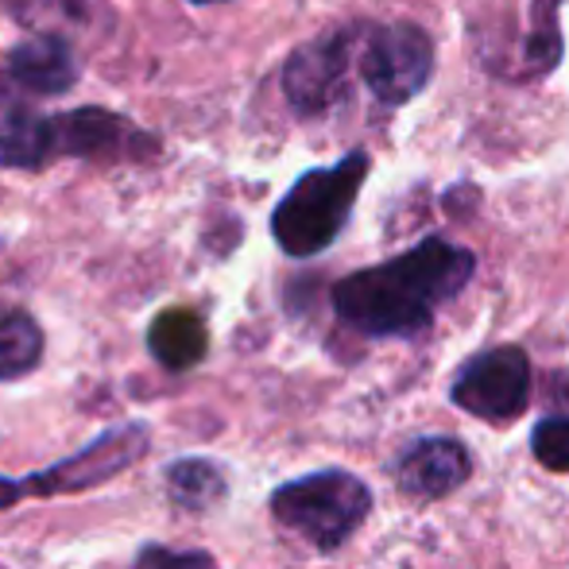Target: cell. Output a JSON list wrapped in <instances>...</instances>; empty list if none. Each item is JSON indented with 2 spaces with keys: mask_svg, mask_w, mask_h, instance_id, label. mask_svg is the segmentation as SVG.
I'll return each instance as SVG.
<instances>
[{
  "mask_svg": "<svg viewBox=\"0 0 569 569\" xmlns=\"http://www.w3.org/2000/svg\"><path fill=\"white\" fill-rule=\"evenodd\" d=\"M477 271V256L442 237L376 268L352 271L333 287V310L341 322L368 338H411L435 322L438 307L450 302Z\"/></svg>",
  "mask_w": 569,
  "mask_h": 569,
  "instance_id": "1",
  "label": "cell"
},
{
  "mask_svg": "<svg viewBox=\"0 0 569 569\" xmlns=\"http://www.w3.org/2000/svg\"><path fill=\"white\" fill-rule=\"evenodd\" d=\"M368 179V151H349L338 167L310 171L271 213V237L287 256H318L341 237L349 210Z\"/></svg>",
  "mask_w": 569,
  "mask_h": 569,
  "instance_id": "2",
  "label": "cell"
},
{
  "mask_svg": "<svg viewBox=\"0 0 569 569\" xmlns=\"http://www.w3.org/2000/svg\"><path fill=\"white\" fill-rule=\"evenodd\" d=\"M368 511H372V492L365 480L338 469L291 480L271 496V516L318 550H338L365 523Z\"/></svg>",
  "mask_w": 569,
  "mask_h": 569,
  "instance_id": "3",
  "label": "cell"
},
{
  "mask_svg": "<svg viewBox=\"0 0 569 569\" xmlns=\"http://www.w3.org/2000/svg\"><path fill=\"white\" fill-rule=\"evenodd\" d=\"M435 74V43L419 23H368L360 43V78L383 106L419 98Z\"/></svg>",
  "mask_w": 569,
  "mask_h": 569,
  "instance_id": "4",
  "label": "cell"
},
{
  "mask_svg": "<svg viewBox=\"0 0 569 569\" xmlns=\"http://www.w3.org/2000/svg\"><path fill=\"white\" fill-rule=\"evenodd\" d=\"M368 23L330 31L322 39H310L287 59L283 67V90L295 113L315 117L338 106L349 90V74L360 70V43H365Z\"/></svg>",
  "mask_w": 569,
  "mask_h": 569,
  "instance_id": "5",
  "label": "cell"
},
{
  "mask_svg": "<svg viewBox=\"0 0 569 569\" xmlns=\"http://www.w3.org/2000/svg\"><path fill=\"white\" fill-rule=\"evenodd\" d=\"M453 403L485 422H511L531 403V360L516 345L480 352L453 380Z\"/></svg>",
  "mask_w": 569,
  "mask_h": 569,
  "instance_id": "6",
  "label": "cell"
},
{
  "mask_svg": "<svg viewBox=\"0 0 569 569\" xmlns=\"http://www.w3.org/2000/svg\"><path fill=\"white\" fill-rule=\"evenodd\" d=\"M148 450V430L140 422H124L117 430H106L98 442H90L82 453L67 457L54 469L36 472L28 480H8L12 503L23 496H51V492H82V488H98L106 480H113L117 472L132 469L140 461V453Z\"/></svg>",
  "mask_w": 569,
  "mask_h": 569,
  "instance_id": "7",
  "label": "cell"
},
{
  "mask_svg": "<svg viewBox=\"0 0 569 569\" xmlns=\"http://www.w3.org/2000/svg\"><path fill=\"white\" fill-rule=\"evenodd\" d=\"M469 450L457 438H422L396 465L399 488L419 500H438V496L453 492L469 480Z\"/></svg>",
  "mask_w": 569,
  "mask_h": 569,
  "instance_id": "8",
  "label": "cell"
},
{
  "mask_svg": "<svg viewBox=\"0 0 569 569\" xmlns=\"http://www.w3.org/2000/svg\"><path fill=\"white\" fill-rule=\"evenodd\" d=\"M8 74L36 93H67L78 82V59L59 36L23 39L8 54Z\"/></svg>",
  "mask_w": 569,
  "mask_h": 569,
  "instance_id": "9",
  "label": "cell"
},
{
  "mask_svg": "<svg viewBox=\"0 0 569 569\" xmlns=\"http://www.w3.org/2000/svg\"><path fill=\"white\" fill-rule=\"evenodd\" d=\"M132 124L117 120L101 109H82V113L51 120V151H70V156H113L132 140Z\"/></svg>",
  "mask_w": 569,
  "mask_h": 569,
  "instance_id": "10",
  "label": "cell"
},
{
  "mask_svg": "<svg viewBox=\"0 0 569 569\" xmlns=\"http://www.w3.org/2000/svg\"><path fill=\"white\" fill-rule=\"evenodd\" d=\"M148 345L156 352V360L171 372H187L210 349V338H206V326L194 310H163V315L151 322L148 330Z\"/></svg>",
  "mask_w": 569,
  "mask_h": 569,
  "instance_id": "11",
  "label": "cell"
},
{
  "mask_svg": "<svg viewBox=\"0 0 569 569\" xmlns=\"http://www.w3.org/2000/svg\"><path fill=\"white\" fill-rule=\"evenodd\" d=\"M51 151V120L28 106L0 101V156L8 163H39Z\"/></svg>",
  "mask_w": 569,
  "mask_h": 569,
  "instance_id": "12",
  "label": "cell"
},
{
  "mask_svg": "<svg viewBox=\"0 0 569 569\" xmlns=\"http://www.w3.org/2000/svg\"><path fill=\"white\" fill-rule=\"evenodd\" d=\"M43 357V330L28 310L0 302V380L28 376Z\"/></svg>",
  "mask_w": 569,
  "mask_h": 569,
  "instance_id": "13",
  "label": "cell"
},
{
  "mask_svg": "<svg viewBox=\"0 0 569 569\" xmlns=\"http://www.w3.org/2000/svg\"><path fill=\"white\" fill-rule=\"evenodd\" d=\"M167 488H171V500L182 503L187 511H210L226 500V477H221L218 465L210 461H174L167 469Z\"/></svg>",
  "mask_w": 569,
  "mask_h": 569,
  "instance_id": "14",
  "label": "cell"
},
{
  "mask_svg": "<svg viewBox=\"0 0 569 569\" xmlns=\"http://www.w3.org/2000/svg\"><path fill=\"white\" fill-rule=\"evenodd\" d=\"M535 12H539V28L527 36V54L523 67L527 74H550L558 67V54H562V36H558V0H535Z\"/></svg>",
  "mask_w": 569,
  "mask_h": 569,
  "instance_id": "15",
  "label": "cell"
},
{
  "mask_svg": "<svg viewBox=\"0 0 569 569\" xmlns=\"http://www.w3.org/2000/svg\"><path fill=\"white\" fill-rule=\"evenodd\" d=\"M535 461L550 472H569V419H547L531 435Z\"/></svg>",
  "mask_w": 569,
  "mask_h": 569,
  "instance_id": "16",
  "label": "cell"
},
{
  "mask_svg": "<svg viewBox=\"0 0 569 569\" xmlns=\"http://www.w3.org/2000/svg\"><path fill=\"white\" fill-rule=\"evenodd\" d=\"M136 569H218L210 555H198V550H163V547H148L136 558Z\"/></svg>",
  "mask_w": 569,
  "mask_h": 569,
  "instance_id": "17",
  "label": "cell"
},
{
  "mask_svg": "<svg viewBox=\"0 0 569 569\" xmlns=\"http://www.w3.org/2000/svg\"><path fill=\"white\" fill-rule=\"evenodd\" d=\"M194 4H218V0H194Z\"/></svg>",
  "mask_w": 569,
  "mask_h": 569,
  "instance_id": "18",
  "label": "cell"
}]
</instances>
